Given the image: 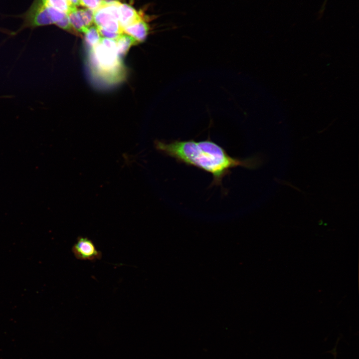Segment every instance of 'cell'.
I'll return each instance as SVG.
<instances>
[{
	"label": "cell",
	"instance_id": "2",
	"mask_svg": "<svg viewBox=\"0 0 359 359\" xmlns=\"http://www.w3.org/2000/svg\"><path fill=\"white\" fill-rule=\"evenodd\" d=\"M89 59L93 71L100 76L114 77L120 71L121 58L115 39L102 37L98 44L90 49Z\"/></svg>",
	"mask_w": 359,
	"mask_h": 359
},
{
	"label": "cell",
	"instance_id": "5",
	"mask_svg": "<svg viewBox=\"0 0 359 359\" xmlns=\"http://www.w3.org/2000/svg\"><path fill=\"white\" fill-rule=\"evenodd\" d=\"M94 11L88 8L78 9L76 7L71 9L67 14L73 29L84 33L93 21Z\"/></svg>",
	"mask_w": 359,
	"mask_h": 359
},
{
	"label": "cell",
	"instance_id": "9",
	"mask_svg": "<svg viewBox=\"0 0 359 359\" xmlns=\"http://www.w3.org/2000/svg\"><path fill=\"white\" fill-rule=\"evenodd\" d=\"M84 33L86 43L90 49L98 44L102 38L100 32L96 26H91Z\"/></svg>",
	"mask_w": 359,
	"mask_h": 359
},
{
	"label": "cell",
	"instance_id": "8",
	"mask_svg": "<svg viewBox=\"0 0 359 359\" xmlns=\"http://www.w3.org/2000/svg\"><path fill=\"white\" fill-rule=\"evenodd\" d=\"M116 40L117 52L120 58L127 53L132 45L137 42L133 38L124 33Z\"/></svg>",
	"mask_w": 359,
	"mask_h": 359
},
{
	"label": "cell",
	"instance_id": "4",
	"mask_svg": "<svg viewBox=\"0 0 359 359\" xmlns=\"http://www.w3.org/2000/svg\"><path fill=\"white\" fill-rule=\"evenodd\" d=\"M72 252L75 258L80 260L93 262L100 260L102 256L93 241L87 237L78 236L72 247Z\"/></svg>",
	"mask_w": 359,
	"mask_h": 359
},
{
	"label": "cell",
	"instance_id": "7",
	"mask_svg": "<svg viewBox=\"0 0 359 359\" xmlns=\"http://www.w3.org/2000/svg\"><path fill=\"white\" fill-rule=\"evenodd\" d=\"M119 12V22L122 29L142 19L141 15L134 7L125 3L120 2Z\"/></svg>",
	"mask_w": 359,
	"mask_h": 359
},
{
	"label": "cell",
	"instance_id": "6",
	"mask_svg": "<svg viewBox=\"0 0 359 359\" xmlns=\"http://www.w3.org/2000/svg\"><path fill=\"white\" fill-rule=\"evenodd\" d=\"M149 30V25L143 19L122 29L124 33L133 38L137 42H143L145 40Z\"/></svg>",
	"mask_w": 359,
	"mask_h": 359
},
{
	"label": "cell",
	"instance_id": "3",
	"mask_svg": "<svg viewBox=\"0 0 359 359\" xmlns=\"http://www.w3.org/2000/svg\"><path fill=\"white\" fill-rule=\"evenodd\" d=\"M23 23L15 31L6 32L10 36H14L25 28L33 29L53 24L47 5L42 0H34L25 13L20 15Z\"/></svg>",
	"mask_w": 359,
	"mask_h": 359
},
{
	"label": "cell",
	"instance_id": "12",
	"mask_svg": "<svg viewBox=\"0 0 359 359\" xmlns=\"http://www.w3.org/2000/svg\"><path fill=\"white\" fill-rule=\"evenodd\" d=\"M72 5L74 6H79V0H69Z\"/></svg>",
	"mask_w": 359,
	"mask_h": 359
},
{
	"label": "cell",
	"instance_id": "11",
	"mask_svg": "<svg viewBox=\"0 0 359 359\" xmlns=\"http://www.w3.org/2000/svg\"><path fill=\"white\" fill-rule=\"evenodd\" d=\"M55 24L59 28L66 31H71L73 29L67 15H66L62 19L57 22Z\"/></svg>",
	"mask_w": 359,
	"mask_h": 359
},
{
	"label": "cell",
	"instance_id": "10",
	"mask_svg": "<svg viewBox=\"0 0 359 359\" xmlns=\"http://www.w3.org/2000/svg\"><path fill=\"white\" fill-rule=\"evenodd\" d=\"M106 0H79V5H81L93 11L103 6Z\"/></svg>",
	"mask_w": 359,
	"mask_h": 359
},
{
	"label": "cell",
	"instance_id": "1",
	"mask_svg": "<svg viewBox=\"0 0 359 359\" xmlns=\"http://www.w3.org/2000/svg\"><path fill=\"white\" fill-rule=\"evenodd\" d=\"M156 149L177 162L195 167L211 174L210 186L221 185L223 178L231 174V169L240 166L255 169L261 166L264 159L255 156L245 159L233 158L224 148L207 139L195 141L173 140L169 142L156 140Z\"/></svg>",
	"mask_w": 359,
	"mask_h": 359
}]
</instances>
